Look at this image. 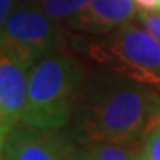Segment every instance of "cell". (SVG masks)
<instances>
[{
	"label": "cell",
	"mask_w": 160,
	"mask_h": 160,
	"mask_svg": "<svg viewBox=\"0 0 160 160\" xmlns=\"http://www.w3.org/2000/svg\"><path fill=\"white\" fill-rule=\"evenodd\" d=\"M138 19H139V24L142 25L144 28L160 42V13L139 12L138 13Z\"/></svg>",
	"instance_id": "8fae6325"
},
{
	"label": "cell",
	"mask_w": 160,
	"mask_h": 160,
	"mask_svg": "<svg viewBox=\"0 0 160 160\" xmlns=\"http://www.w3.org/2000/svg\"><path fill=\"white\" fill-rule=\"evenodd\" d=\"M138 15L133 0H92L89 5L64 24L76 33L108 34Z\"/></svg>",
	"instance_id": "8992f818"
},
{
	"label": "cell",
	"mask_w": 160,
	"mask_h": 160,
	"mask_svg": "<svg viewBox=\"0 0 160 160\" xmlns=\"http://www.w3.org/2000/svg\"><path fill=\"white\" fill-rule=\"evenodd\" d=\"M137 141L85 144L77 150V160H141V145Z\"/></svg>",
	"instance_id": "ba28073f"
},
{
	"label": "cell",
	"mask_w": 160,
	"mask_h": 160,
	"mask_svg": "<svg viewBox=\"0 0 160 160\" xmlns=\"http://www.w3.org/2000/svg\"><path fill=\"white\" fill-rule=\"evenodd\" d=\"M138 11L145 13H160V0H133Z\"/></svg>",
	"instance_id": "4fadbf2b"
},
{
	"label": "cell",
	"mask_w": 160,
	"mask_h": 160,
	"mask_svg": "<svg viewBox=\"0 0 160 160\" xmlns=\"http://www.w3.org/2000/svg\"><path fill=\"white\" fill-rule=\"evenodd\" d=\"M79 59L61 52L28 70V91L21 123L45 131L64 129L74 119L86 83Z\"/></svg>",
	"instance_id": "7a4b0ae2"
},
{
	"label": "cell",
	"mask_w": 160,
	"mask_h": 160,
	"mask_svg": "<svg viewBox=\"0 0 160 160\" xmlns=\"http://www.w3.org/2000/svg\"><path fill=\"white\" fill-rule=\"evenodd\" d=\"M141 160H160V120L153 123L142 135Z\"/></svg>",
	"instance_id": "30bf717a"
},
{
	"label": "cell",
	"mask_w": 160,
	"mask_h": 160,
	"mask_svg": "<svg viewBox=\"0 0 160 160\" xmlns=\"http://www.w3.org/2000/svg\"><path fill=\"white\" fill-rule=\"evenodd\" d=\"M6 135L5 132L0 129V160H3V156H5V145H6Z\"/></svg>",
	"instance_id": "5bb4252c"
},
{
	"label": "cell",
	"mask_w": 160,
	"mask_h": 160,
	"mask_svg": "<svg viewBox=\"0 0 160 160\" xmlns=\"http://www.w3.org/2000/svg\"><path fill=\"white\" fill-rule=\"evenodd\" d=\"M5 160H77L71 139L59 131H45L25 123L13 126L6 137Z\"/></svg>",
	"instance_id": "5b68a950"
},
{
	"label": "cell",
	"mask_w": 160,
	"mask_h": 160,
	"mask_svg": "<svg viewBox=\"0 0 160 160\" xmlns=\"http://www.w3.org/2000/svg\"><path fill=\"white\" fill-rule=\"evenodd\" d=\"M159 116V91L101 68L86 77L73 132L83 144L135 141Z\"/></svg>",
	"instance_id": "6da1fadb"
},
{
	"label": "cell",
	"mask_w": 160,
	"mask_h": 160,
	"mask_svg": "<svg viewBox=\"0 0 160 160\" xmlns=\"http://www.w3.org/2000/svg\"><path fill=\"white\" fill-rule=\"evenodd\" d=\"M157 120H160V116H159V117H157ZM157 120H156V122H157ZM156 122H154V123H156Z\"/></svg>",
	"instance_id": "2e32d148"
},
{
	"label": "cell",
	"mask_w": 160,
	"mask_h": 160,
	"mask_svg": "<svg viewBox=\"0 0 160 160\" xmlns=\"http://www.w3.org/2000/svg\"><path fill=\"white\" fill-rule=\"evenodd\" d=\"M0 129L8 135V131H6V125H5V116H3V111H2V105H0Z\"/></svg>",
	"instance_id": "9a60e30c"
},
{
	"label": "cell",
	"mask_w": 160,
	"mask_h": 160,
	"mask_svg": "<svg viewBox=\"0 0 160 160\" xmlns=\"http://www.w3.org/2000/svg\"><path fill=\"white\" fill-rule=\"evenodd\" d=\"M46 15L53 22L65 24L71 17L79 13L92 0H39Z\"/></svg>",
	"instance_id": "9c48e42d"
},
{
	"label": "cell",
	"mask_w": 160,
	"mask_h": 160,
	"mask_svg": "<svg viewBox=\"0 0 160 160\" xmlns=\"http://www.w3.org/2000/svg\"><path fill=\"white\" fill-rule=\"evenodd\" d=\"M58 27L46 15L39 0H19L0 30V52L30 70L40 59L59 52Z\"/></svg>",
	"instance_id": "277c9868"
},
{
	"label": "cell",
	"mask_w": 160,
	"mask_h": 160,
	"mask_svg": "<svg viewBox=\"0 0 160 160\" xmlns=\"http://www.w3.org/2000/svg\"><path fill=\"white\" fill-rule=\"evenodd\" d=\"M19 0H0V30L3 28L8 18L11 17Z\"/></svg>",
	"instance_id": "7c38bea8"
},
{
	"label": "cell",
	"mask_w": 160,
	"mask_h": 160,
	"mask_svg": "<svg viewBox=\"0 0 160 160\" xmlns=\"http://www.w3.org/2000/svg\"><path fill=\"white\" fill-rule=\"evenodd\" d=\"M86 53L104 68L160 92V42L145 28L125 24L95 42H88Z\"/></svg>",
	"instance_id": "3957f363"
},
{
	"label": "cell",
	"mask_w": 160,
	"mask_h": 160,
	"mask_svg": "<svg viewBox=\"0 0 160 160\" xmlns=\"http://www.w3.org/2000/svg\"><path fill=\"white\" fill-rule=\"evenodd\" d=\"M28 91V70L0 52V105L8 133L21 123Z\"/></svg>",
	"instance_id": "52a82bcc"
}]
</instances>
